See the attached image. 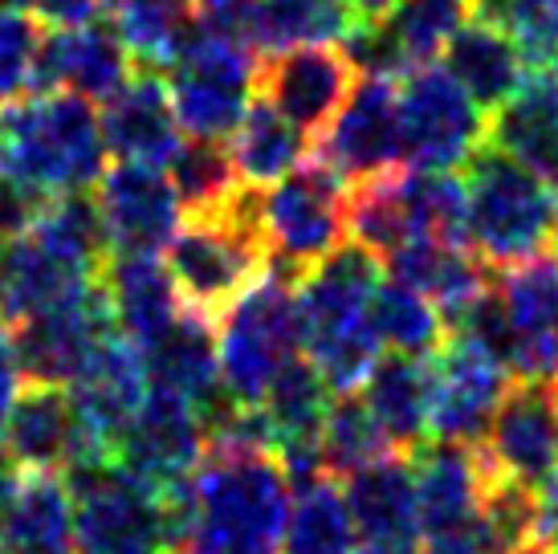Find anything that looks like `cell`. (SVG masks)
<instances>
[{
	"label": "cell",
	"mask_w": 558,
	"mask_h": 554,
	"mask_svg": "<svg viewBox=\"0 0 558 554\" xmlns=\"http://www.w3.org/2000/svg\"><path fill=\"white\" fill-rule=\"evenodd\" d=\"M184 554H286L294 485L274 448L208 445L201 469L175 493Z\"/></svg>",
	"instance_id": "6da1fadb"
},
{
	"label": "cell",
	"mask_w": 558,
	"mask_h": 554,
	"mask_svg": "<svg viewBox=\"0 0 558 554\" xmlns=\"http://www.w3.org/2000/svg\"><path fill=\"white\" fill-rule=\"evenodd\" d=\"M102 115L70 91H29L0 103V171L37 201L94 192L107 164Z\"/></svg>",
	"instance_id": "7a4b0ae2"
},
{
	"label": "cell",
	"mask_w": 558,
	"mask_h": 554,
	"mask_svg": "<svg viewBox=\"0 0 558 554\" xmlns=\"http://www.w3.org/2000/svg\"><path fill=\"white\" fill-rule=\"evenodd\" d=\"M379 290V257L355 237L298 277L302 351L323 371L330 392H355L379 363L384 342L372 326V298Z\"/></svg>",
	"instance_id": "3957f363"
},
{
	"label": "cell",
	"mask_w": 558,
	"mask_h": 554,
	"mask_svg": "<svg viewBox=\"0 0 558 554\" xmlns=\"http://www.w3.org/2000/svg\"><path fill=\"white\" fill-rule=\"evenodd\" d=\"M168 269L187 306L220 318L257 277L269 274L262 188L241 184L217 213L184 216L168 245Z\"/></svg>",
	"instance_id": "277c9868"
},
{
	"label": "cell",
	"mask_w": 558,
	"mask_h": 554,
	"mask_svg": "<svg viewBox=\"0 0 558 554\" xmlns=\"http://www.w3.org/2000/svg\"><path fill=\"white\" fill-rule=\"evenodd\" d=\"M465 176V229L469 245L485 265L510 269L543 257L558 237V196L538 171L481 143L461 168Z\"/></svg>",
	"instance_id": "5b68a950"
},
{
	"label": "cell",
	"mask_w": 558,
	"mask_h": 554,
	"mask_svg": "<svg viewBox=\"0 0 558 554\" xmlns=\"http://www.w3.org/2000/svg\"><path fill=\"white\" fill-rule=\"evenodd\" d=\"M62 478L74 493V554H171L175 493L163 497L119 461H74Z\"/></svg>",
	"instance_id": "8992f818"
},
{
	"label": "cell",
	"mask_w": 558,
	"mask_h": 554,
	"mask_svg": "<svg viewBox=\"0 0 558 554\" xmlns=\"http://www.w3.org/2000/svg\"><path fill=\"white\" fill-rule=\"evenodd\" d=\"M347 204L351 184L314 152L278 184L262 188L269 269L298 286V277H306L347 241Z\"/></svg>",
	"instance_id": "52a82bcc"
},
{
	"label": "cell",
	"mask_w": 558,
	"mask_h": 554,
	"mask_svg": "<svg viewBox=\"0 0 558 554\" xmlns=\"http://www.w3.org/2000/svg\"><path fill=\"white\" fill-rule=\"evenodd\" d=\"M217 323L220 384L229 392V400L262 408L281 363L302 351V314H298L294 281L269 269Z\"/></svg>",
	"instance_id": "ba28073f"
},
{
	"label": "cell",
	"mask_w": 558,
	"mask_h": 554,
	"mask_svg": "<svg viewBox=\"0 0 558 554\" xmlns=\"http://www.w3.org/2000/svg\"><path fill=\"white\" fill-rule=\"evenodd\" d=\"M262 58L241 41L213 37L196 29L184 53L163 70L171 94V110L187 138H217L229 143L253 107Z\"/></svg>",
	"instance_id": "9c48e42d"
},
{
	"label": "cell",
	"mask_w": 558,
	"mask_h": 554,
	"mask_svg": "<svg viewBox=\"0 0 558 554\" xmlns=\"http://www.w3.org/2000/svg\"><path fill=\"white\" fill-rule=\"evenodd\" d=\"M485 110L461 91L449 70L420 65L400 86L403 168L461 171L485 143Z\"/></svg>",
	"instance_id": "30bf717a"
},
{
	"label": "cell",
	"mask_w": 558,
	"mask_h": 554,
	"mask_svg": "<svg viewBox=\"0 0 558 554\" xmlns=\"http://www.w3.org/2000/svg\"><path fill=\"white\" fill-rule=\"evenodd\" d=\"M147 392L151 384H147L140 347H131L119 330L94 342L78 375L70 380V400L82 424V445L74 461H114V448L143 408Z\"/></svg>",
	"instance_id": "8fae6325"
},
{
	"label": "cell",
	"mask_w": 558,
	"mask_h": 554,
	"mask_svg": "<svg viewBox=\"0 0 558 554\" xmlns=\"http://www.w3.org/2000/svg\"><path fill=\"white\" fill-rule=\"evenodd\" d=\"M473 0H396L388 16L355 21L342 37V53L359 74L396 77L433 65L457 33L469 25Z\"/></svg>",
	"instance_id": "7c38bea8"
},
{
	"label": "cell",
	"mask_w": 558,
	"mask_h": 554,
	"mask_svg": "<svg viewBox=\"0 0 558 554\" xmlns=\"http://www.w3.org/2000/svg\"><path fill=\"white\" fill-rule=\"evenodd\" d=\"M204 453H208V429L201 412L180 396L151 387L135 420L126 424L123 441L114 448V461L143 485L171 497L192 481Z\"/></svg>",
	"instance_id": "4fadbf2b"
},
{
	"label": "cell",
	"mask_w": 558,
	"mask_h": 554,
	"mask_svg": "<svg viewBox=\"0 0 558 554\" xmlns=\"http://www.w3.org/2000/svg\"><path fill=\"white\" fill-rule=\"evenodd\" d=\"M110 330H114V314H110L102 274L94 277L90 286H82L78 293H70L62 302L13 323L25 384L70 387V380L86 363L90 347Z\"/></svg>",
	"instance_id": "5bb4252c"
},
{
	"label": "cell",
	"mask_w": 558,
	"mask_h": 554,
	"mask_svg": "<svg viewBox=\"0 0 558 554\" xmlns=\"http://www.w3.org/2000/svg\"><path fill=\"white\" fill-rule=\"evenodd\" d=\"M314 155L326 159L351 188L403 168L400 91L391 86V77H359L339 119L318 135Z\"/></svg>",
	"instance_id": "9a60e30c"
},
{
	"label": "cell",
	"mask_w": 558,
	"mask_h": 554,
	"mask_svg": "<svg viewBox=\"0 0 558 554\" xmlns=\"http://www.w3.org/2000/svg\"><path fill=\"white\" fill-rule=\"evenodd\" d=\"M102 213L107 245L119 257H159L168 253L184 225V204L163 168L110 164L94 188Z\"/></svg>",
	"instance_id": "2e32d148"
},
{
	"label": "cell",
	"mask_w": 558,
	"mask_h": 554,
	"mask_svg": "<svg viewBox=\"0 0 558 554\" xmlns=\"http://www.w3.org/2000/svg\"><path fill=\"white\" fill-rule=\"evenodd\" d=\"M489 478L543 490L558 478V400L543 380H513L481 441Z\"/></svg>",
	"instance_id": "e0dca14e"
},
{
	"label": "cell",
	"mask_w": 558,
	"mask_h": 554,
	"mask_svg": "<svg viewBox=\"0 0 558 554\" xmlns=\"http://www.w3.org/2000/svg\"><path fill=\"white\" fill-rule=\"evenodd\" d=\"M513 371L465 335L433 354V441L481 445L501 396L510 392Z\"/></svg>",
	"instance_id": "ac0fdd59"
},
{
	"label": "cell",
	"mask_w": 558,
	"mask_h": 554,
	"mask_svg": "<svg viewBox=\"0 0 558 554\" xmlns=\"http://www.w3.org/2000/svg\"><path fill=\"white\" fill-rule=\"evenodd\" d=\"M355 65L342 46H294L265 53L257 65V98L306 135H323L355 91Z\"/></svg>",
	"instance_id": "d6986e66"
},
{
	"label": "cell",
	"mask_w": 558,
	"mask_h": 554,
	"mask_svg": "<svg viewBox=\"0 0 558 554\" xmlns=\"http://www.w3.org/2000/svg\"><path fill=\"white\" fill-rule=\"evenodd\" d=\"M135 74V58L114 21H90L82 29H46L37 46L29 91H70L102 107Z\"/></svg>",
	"instance_id": "ffe728a7"
},
{
	"label": "cell",
	"mask_w": 558,
	"mask_h": 554,
	"mask_svg": "<svg viewBox=\"0 0 558 554\" xmlns=\"http://www.w3.org/2000/svg\"><path fill=\"white\" fill-rule=\"evenodd\" d=\"M497 290L510 318V371L513 380H558V262L530 257L497 277Z\"/></svg>",
	"instance_id": "44dd1931"
},
{
	"label": "cell",
	"mask_w": 558,
	"mask_h": 554,
	"mask_svg": "<svg viewBox=\"0 0 558 554\" xmlns=\"http://www.w3.org/2000/svg\"><path fill=\"white\" fill-rule=\"evenodd\" d=\"M102 138L114 164H143L163 168L180 152V119L171 110L168 77L159 70L135 65V74L123 82V91L102 103Z\"/></svg>",
	"instance_id": "7402d4cb"
},
{
	"label": "cell",
	"mask_w": 558,
	"mask_h": 554,
	"mask_svg": "<svg viewBox=\"0 0 558 554\" xmlns=\"http://www.w3.org/2000/svg\"><path fill=\"white\" fill-rule=\"evenodd\" d=\"M78 445L82 424L62 384H25L0 420V448L21 473H65Z\"/></svg>",
	"instance_id": "603a6c76"
},
{
	"label": "cell",
	"mask_w": 558,
	"mask_h": 554,
	"mask_svg": "<svg viewBox=\"0 0 558 554\" xmlns=\"http://www.w3.org/2000/svg\"><path fill=\"white\" fill-rule=\"evenodd\" d=\"M339 485L363 546H403V551H416L420 539H424V526H420L412 457L388 453V457L355 469Z\"/></svg>",
	"instance_id": "cb8c5ba5"
},
{
	"label": "cell",
	"mask_w": 558,
	"mask_h": 554,
	"mask_svg": "<svg viewBox=\"0 0 558 554\" xmlns=\"http://www.w3.org/2000/svg\"><path fill=\"white\" fill-rule=\"evenodd\" d=\"M416 469V502L424 539L433 534H457L477 522L489 469L481 445H452V441H428L412 453Z\"/></svg>",
	"instance_id": "d4e9b609"
},
{
	"label": "cell",
	"mask_w": 558,
	"mask_h": 554,
	"mask_svg": "<svg viewBox=\"0 0 558 554\" xmlns=\"http://www.w3.org/2000/svg\"><path fill=\"white\" fill-rule=\"evenodd\" d=\"M102 286H107L110 298L114 330L131 347H140V354L151 351L187 310L175 277L159 257H119V253H110L107 265H102Z\"/></svg>",
	"instance_id": "484cf974"
},
{
	"label": "cell",
	"mask_w": 558,
	"mask_h": 554,
	"mask_svg": "<svg viewBox=\"0 0 558 554\" xmlns=\"http://www.w3.org/2000/svg\"><path fill=\"white\" fill-rule=\"evenodd\" d=\"M384 265L391 269L396 281L412 286V290L424 293L440 310L449 335L452 326L465 318V310L494 286L489 265L473 253V245H452V241H436V237L403 241L396 253L384 257Z\"/></svg>",
	"instance_id": "4316f807"
},
{
	"label": "cell",
	"mask_w": 558,
	"mask_h": 554,
	"mask_svg": "<svg viewBox=\"0 0 558 554\" xmlns=\"http://www.w3.org/2000/svg\"><path fill=\"white\" fill-rule=\"evenodd\" d=\"M213 323L217 318L187 306L180 323L171 326L151 351H143L147 384L168 396H180L201 416L213 412L220 400H229V392L220 384V351Z\"/></svg>",
	"instance_id": "83f0119b"
},
{
	"label": "cell",
	"mask_w": 558,
	"mask_h": 554,
	"mask_svg": "<svg viewBox=\"0 0 558 554\" xmlns=\"http://www.w3.org/2000/svg\"><path fill=\"white\" fill-rule=\"evenodd\" d=\"M485 143L538 171L546 184L558 180V70L543 65L522 77V86L494 110Z\"/></svg>",
	"instance_id": "f1b7e54d"
},
{
	"label": "cell",
	"mask_w": 558,
	"mask_h": 554,
	"mask_svg": "<svg viewBox=\"0 0 558 554\" xmlns=\"http://www.w3.org/2000/svg\"><path fill=\"white\" fill-rule=\"evenodd\" d=\"M359 392L396 453L412 457L433 441V359L379 354Z\"/></svg>",
	"instance_id": "f546056e"
},
{
	"label": "cell",
	"mask_w": 558,
	"mask_h": 554,
	"mask_svg": "<svg viewBox=\"0 0 558 554\" xmlns=\"http://www.w3.org/2000/svg\"><path fill=\"white\" fill-rule=\"evenodd\" d=\"M94 277L98 274H82L70 262H62L46 241H37L25 229L13 241H0V314L9 323H21L37 310L78 293Z\"/></svg>",
	"instance_id": "4dcf8cb0"
},
{
	"label": "cell",
	"mask_w": 558,
	"mask_h": 554,
	"mask_svg": "<svg viewBox=\"0 0 558 554\" xmlns=\"http://www.w3.org/2000/svg\"><path fill=\"white\" fill-rule=\"evenodd\" d=\"M0 554H74V493L62 473H25L0 526Z\"/></svg>",
	"instance_id": "1f68e13d"
},
{
	"label": "cell",
	"mask_w": 558,
	"mask_h": 554,
	"mask_svg": "<svg viewBox=\"0 0 558 554\" xmlns=\"http://www.w3.org/2000/svg\"><path fill=\"white\" fill-rule=\"evenodd\" d=\"M445 70H449L461 91L477 103L485 115L497 110L510 98L522 77H526V62L510 37L485 21H473L445 46Z\"/></svg>",
	"instance_id": "d6a6232c"
},
{
	"label": "cell",
	"mask_w": 558,
	"mask_h": 554,
	"mask_svg": "<svg viewBox=\"0 0 558 554\" xmlns=\"http://www.w3.org/2000/svg\"><path fill=\"white\" fill-rule=\"evenodd\" d=\"M351 29L355 13L347 0H253L248 49L265 58L294 46H342Z\"/></svg>",
	"instance_id": "836d02e7"
},
{
	"label": "cell",
	"mask_w": 558,
	"mask_h": 554,
	"mask_svg": "<svg viewBox=\"0 0 558 554\" xmlns=\"http://www.w3.org/2000/svg\"><path fill=\"white\" fill-rule=\"evenodd\" d=\"M229 152H233L241 184L269 188L278 184L281 176H290L314 152V138L302 127L290 123L286 115H278L265 98H253L236 135L229 138Z\"/></svg>",
	"instance_id": "e575fe53"
},
{
	"label": "cell",
	"mask_w": 558,
	"mask_h": 554,
	"mask_svg": "<svg viewBox=\"0 0 558 554\" xmlns=\"http://www.w3.org/2000/svg\"><path fill=\"white\" fill-rule=\"evenodd\" d=\"M110 16L131 58L159 74L184 53V46L201 29L196 0H110Z\"/></svg>",
	"instance_id": "d590c367"
},
{
	"label": "cell",
	"mask_w": 558,
	"mask_h": 554,
	"mask_svg": "<svg viewBox=\"0 0 558 554\" xmlns=\"http://www.w3.org/2000/svg\"><path fill=\"white\" fill-rule=\"evenodd\" d=\"M330 400H335V392L326 387L323 371L314 368L306 354L298 351L294 359H286L262 404L274 432H278V448L318 441Z\"/></svg>",
	"instance_id": "8d00e7d4"
},
{
	"label": "cell",
	"mask_w": 558,
	"mask_h": 554,
	"mask_svg": "<svg viewBox=\"0 0 558 554\" xmlns=\"http://www.w3.org/2000/svg\"><path fill=\"white\" fill-rule=\"evenodd\" d=\"M372 326L379 342L396 354H416V359H433L445 342H449V326L440 318V310L416 293L403 281H379L372 298Z\"/></svg>",
	"instance_id": "74e56055"
},
{
	"label": "cell",
	"mask_w": 558,
	"mask_h": 554,
	"mask_svg": "<svg viewBox=\"0 0 558 554\" xmlns=\"http://www.w3.org/2000/svg\"><path fill=\"white\" fill-rule=\"evenodd\" d=\"M355 522L335 478H318L294 490L286 554H355Z\"/></svg>",
	"instance_id": "f35d334b"
},
{
	"label": "cell",
	"mask_w": 558,
	"mask_h": 554,
	"mask_svg": "<svg viewBox=\"0 0 558 554\" xmlns=\"http://www.w3.org/2000/svg\"><path fill=\"white\" fill-rule=\"evenodd\" d=\"M318 445H323V465L326 473L335 481L351 478L355 469L363 465L379 461V457H388L396 448L388 445V436L384 429L375 424L372 408L363 400V392H335V400L326 408V420H323V436H318Z\"/></svg>",
	"instance_id": "ab89813d"
},
{
	"label": "cell",
	"mask_w": 558,
	"mask_h": 554,
	"mask_svg": "<svg viewBox=\"0 0 558 554\" xmlns=\"http://www.w3.org/2000/svg\"><path fill=\"white\" fill-rule=\"evenodd\" d=\"M168 176L180 192L184 216L217 213L241 188L233 152H229V143H217V138H184L175 159L168 164Z\"/></svg>",
	"instance_id": "60d3db41"
},
{
	"label": "cell",
	"mask_w": 558,
	"mask_h": 554,
	"mask_svg": "<svg viewBox=\"0 0 558 554\" xmlns=\"http://www.w3.org/2000/svg\"><path fill=\"white\" fill-rule=\"evenodd\" d=\"M473 16L506 33L530 70H558V0H473Z\"/></svg>",
	"instance_id": "b9f144b4"
},
{
	"label": "cell",
	"mask_w": 558,
	"mask_h": 554,
	"mask_svg": "<svg viewBox=\"0 0 558 554\" xmlns=\"http://www.w3.org/2000/svg\"><path fill=\"white\" fill-rule=\"evenodd\" d=\"M46 25L25 16L21 9H0V103L29 94L33 62Z\"/></svg>",
	"instance_id": "7bdbcfd3"
},
{
	"label": "cell",
	"mask_w": 558,
	"mask_h": 554,
	"mask_svg": "<svg viewBox=\"0 0 558 554\" xmlns=\"http://www.w3.org/2000/svg\"><path fill=\"white\" fill-rule=\"evenodd\" d=\"M110 0H33L37 21L46 29H82L90 21H102V9Z\"/></svg>",
	"instance_id": "ee69618b"
},
{
	"label": "cell",
	"mask_w": 558,
	"mask_h": 554,
	"mask_svg": "<svg viewBox=\"0 0 558 554\" xmlns=\"http://www.w3.org/2000/svg\"><path fill=\"white\" fill-rule=\"evenodd\" d=\"M21 387H25V371H21V354H16L13 323L0 314V420L13 408Z\"/></svg>",
	"instance_id": "f6af8a7d"
},
{
	"label": "cell",
	"mask_w": 558,
	"mask_h": 554,
	"mask_svg": "<svg viewBox=\"0 0 558 554\" xmlns=\"http://www.w3.org/2000/svg\"><path fill=\"white\" fill-rule=\"evenodd\" d=\"M420 554H485L473 530H457V534H433L424 539Z\"/></svg>",
	"instance_id": "bcb514c9"
},
{
	"label": "cell",
	"mask_w": 558,
	"mask_h": 554,
	"mask_svg": "<svg viewBox=\"0 0 558 554\" xmlns=\"http://www.w3.org/2000/svg\"><path fill=\"white\" fill-rule=\"evenodd\" d=\"M396 0H347V9L355 13V21H379V16L391 13Z\"/></svg>",
	"instance_id": "7dc6e473"
},
{
	"label": "cell",
	"mask_w": 558,
	"mask_h": 554,
	"mask_svg": "<svg viewBox=\"0 0 558 554\" xmlns=\"http://www.w3.org/2000/svg\"><path fill=\"white\" fill-rule=\"evenodd\" d=\"M355 554H416V551H403V546H359Z\"/></svg>",
	"instance_id": "c3c4849f"
},
{
	"label": "cell",
	"mask_w": 558,
	"mask_h": 554,
	"mask_svg": "<svg viewBox=\"0 0 558 554\" xmlns=\"http://www.w3.org/2000/svg\"><path fill=\"white\" fill-rule=\"evenodd\" d=\"M518 554H555V551H550L546 542H530V546H522V551H518Z\"/></svg>",
	"instance_id": "681fc988"
},
{
	"label": "cell",
	"mask_w": 558,
	"mask_h": 554,
	"mask_svg": "<svg viewBox=\"0 0 558 554\" xmlns=\"http://www.w3.org/2000/svg\"><path fill=\"white\" fill-rule=\"evenodd\" d=\"M25 4H33V0H0V9H25Z\"/></svg>",
	"instance_id": "f907efd6"
},
{
	"label": "cell",
	"mask_w": 558,
	"mask_h": 554,
	"mask_svg": "<svg viewBox=\"0 0 558 554\" xmlns=\"http://www.w3.org/2000/svg\"><path fill=\"white\" fill-rule=\"evenodd\" d=\"M550 249H555V262H558V237H555V245H550Z\"/></svg>",
	"instance_id": "816d5d0a"
},
{
	"label": "cell",
	"mask_w": 558,
	"mask_h": 554,
	"mask_svg": "<svg viewBox=\"0 0 558 554\" xmlns=\"http://www.w3.org/2000/svg\"><path fill=\"white\" fill-rule=\"evenodd\" d=\"M555 196H558V180H555Z\"/></svg>",
	"instance_id": "f5cc1de1"
},
{
	"label": "cell",
	"mask_w": 558,
	"mask_h": 554,
	"mask_svg": "<svg viewBox=\"0 0 558 554\" xmlns=\"http://www.w3.org/2000/svg\"><path fill=\"white\" fill-rule=\"evenodd\" d=\"M555 400H558V387H555Z\"/></svg>",
	"instance_id": "db71d44e"
}]
</instances>
